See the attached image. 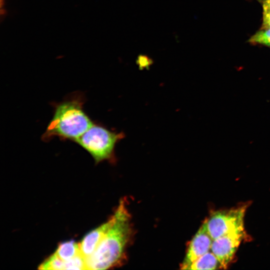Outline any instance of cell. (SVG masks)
Returning <instances> with one entry per match:
<instances>
[{
    "label": "cell",
    "mask_w": 270,
    "mask_h": 270,
    "mask_svg": "<svg viewBox=\"0 0 270 270\" xmlns=\"http://www.w3.org/2000/svg\"><path fill=\"white\" fill-rule=\"evenodd\" d=\"M113 222L93 254L86 260V270H107L116 266L124 256L132 234L130 217L124 200H120Z\"/></svg>",
    "instance_id": "6da1fadb"
},
{
    "label": "cell",
    "mask_w": 270,
    "mask_h": 270,
    "mask_svg": "<svg viewBox=\"0 0 270 270\" xmlns=\"http://www.w3.org/2000/svg\"><path fill=\"white\" fill-rule=\"evenodd\" d=\"M84 98L83 94L75 92L55 104L53 116L42 136L43 141L57 136L74 142L94 124L84 110Z\"/></svg>",
    "instance_id": "7a4b0ae2"
},
{
    "label": "cell",
    "mask_w": 270,
    "mask_h": 270,
    "mask_svg": "<svg viewBox=\"0 0 270 270\" xmlns=\"http://www.w3.org/2000/svg\"><path fill=\"white\" fill-rule=\"evenodd\" d=\"M124 137L122 132H116L104 126L94 124L74 140L86 150L96 163L114 159L116 144Z\"/></svg>",
    "instance_id": "3957f363"
},
{
    "label": "cell",
    "mask_w": 270,
    "mask_h": 270,
    "mask_svg": "<svg viewBox=\"0 0 270 270\" xmlns=\"http://www.w3.org/2000/svg\"><path fill=\"white\" fill-rule=\"evenodd\" d=\"M246 206L212 212L204 223L212 240L231 232L244 230Z\"/></svg>",
    "instance_id": "277c9868"
},
{
    "label": "cell",
    "mask_w": 270,
    "mask_h": 270,
    "mask_svg": "<svg viewBox=\"0 0 270 270\" xmlns=\"http://www.w3.org/2000/svg\"><path fill=\"white\" fill-rule=\"evenodd\" d=\"M246 234L244 230L231 232L214 240L210 250L222 268H226L233 258Z\"/></svg>",
    "instance_id": "5b68a950"
},
{
    "label": "cell",
    "mask_w": 270,
    "mask_h": 270,
    "mask_svg": "<svg viewBox=\"0 0 270 270\" xmlns=\"http://www.w3.org/2000/svg\"><path fill=\"white\" fill-rule=\"evenodd\" d=\"M212 240L204 222L188 244L181 269L187 270L196 260L209 252Z\"/></svg>",
    "instance_id": "8992f818"
},
{
    "label": "cell",
    "mask_w": 270,
    "mask_h": 270,
    "mask_svg": "<svg viewBox=\"0 0 270 270\" xmlns=\"http://www.w3.org/2000/svg\"><path fill=\"white\" fill-rule=\"evenodd\" d=\"M113 220L112 215L106 222L87 234L79 243L81 254L86 260L94 252Z\"/></svg>",
    "instance_id": "52a82bcc"
},
{
    "label": "cell",
    "mask_w": 270,
    "mask_h": 270,
    "mask_svg": "<svg viewBox=\"0 0 270 270\" xmlns=\"http://www.w3.org/2000/svg\"><path fill=\"white\" fill-rule=\"evenodd\" d=\"M54 253L62 260L68 261L81 253L79 243L70 240L61 242Z\"/></svg>",
    "instance_id": "ba28073f"
},
{
    "label": "cell",
    "mask_w": 270,
    "mask_h": 270,
    "mask_svg": "<svg viewBox=\"0 0 270 270\" xmlns=\"http://www.w3.org/2000/svg\"><path fill=\"white\" fill-rule=\"evenodd\" d=\"M218 266L221 268L217 258L209 251L192 262L187 270H216Z\"/></svg>",
    "instance_id": "9c48e42d"
},
{
    "label": "cell",
    "mask_w": 270,
    "mask_h": 270,
    "mask_svg": "<svg viewBox=\"0 0 270 270\" xmlns=\"http://www.w3.org/2000/svg\"><path fill=\"white\" fill-rule=\"evenodd\" d=\"M40 270H66V262L54 253L46 259L39 266Z\"/></svg>",
    "instance_id": "30bf717a"
},
{
    "label": "cell",
    "mask_w": 270,
    "mask_h": 270,
    "mask_svg": "<svg viewBox=\"0 0 270 270\" xmlns=\"http://www.w3.org/2000/svg\"><path fill=\"white\" fill-rule=\"evenodd\" d=\"M252 44L264 45L270 48V29H261L252 36L248 40Z\"/></svg>",
    "instance_id": "8fae6325"
},
{
    "label": "cell",
    "mask_w": 270,
    "mask_h": 270,
    "mask_svg": "<svg viewBox=\"0 0 270 270\" xmlns=\"http://www.w3.org/2000/svg\"><path fill=\"white\" fill-rule=\"evenodd\" d=\"M262 4V23L261 29H270V0Z\"/></svg>",
    "instance_id": "7c38bea8"
},
{
    "label": "cell",
    "mask_w": 270,
    "mask_h": 270,
    "mask_svg": "<svg viewBox=\"0 0 270 270\" xmlns=\"http://www.w3.org/2000/svg\"><path fill=\"white\" fill-rule=\"evenodd\" d=\"M258 0V1H259V2H264V0Z\"/></svg>",
    "instance_id": "4fadbf2b"
}]
</instances>
